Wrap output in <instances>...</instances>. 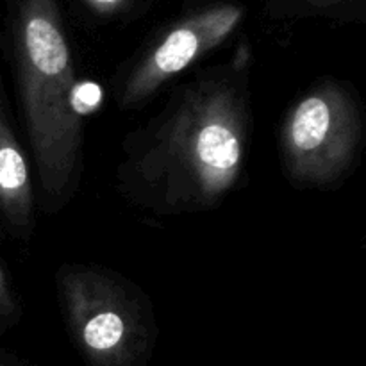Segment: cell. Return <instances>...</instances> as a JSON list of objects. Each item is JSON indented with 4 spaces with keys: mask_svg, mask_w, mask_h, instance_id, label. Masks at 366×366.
I'll use <instances>...</instances> for the list:
<instances>
[{
    "mask_svg": "<svg viewBox=\"0 0 366 366\" xmlns=\"http://www.w3.org/2000/svg\"><path fill=\"white\" fill-rule=\"evenodd\" d=\"M245 143L247 104L238 86L207 79L154 132L134 174L168 209H207L238 182Z\"/></svg>",
    "mask_w": 366,
    "mask_h": 366,
    "instance_id": "1",
    "label": "cell"
},
{
    "mask_svg": "<svg viewBox=\"0 0 366 366\" xmlns=\"http://www.w3.org/2000/svg\"><path fill=\"white\" fill-rule=\"evenodd\" d=\"M16 88L39 184L49 197L66 192L82 142L77 81L57 0H11Z\"/></svg>",
    "mask_w": 366,
    "mask_h": 366,
    "instance_id": "2",
    "label": "cell"
},
{
    "mask_svg": "<svg viewBox=\"0 0 366 366\" xmlns=\"http://www.w3.org/2000/svg\"><path fill=\"white\" fill-rule=\"evenodd\" d=\"M361 113L356 99L340 82L315 86L286 114L281 152L292 181L327 186L352 167L361 145Z\"/></svg>",
    "mask_w": 366,
    "mask_h": 366,
    "instance_id": "3",
    "label": "cell"
},
{
    "mask_svg": "<svg viewBox=\"0 0 366 366\" xmlns=\"http://www.w3.org/2000/svg\"><path fill=\"white\" fill-rule=\"evenodd\" d=\"M64 318L93 357L127 356L142 336L138 300L118 281L88 267H64L57 277Z\"/></svg>",
    "mask_w": 366,
    "mask_h": 366,
    "instance_id": "4",
    "label": "cell"
},
{
    "mask_svg": "<svg viewBox=\"0 0 366 366\" xmlns=\"http://www.w3.org/2000/svg\"><path fill=\"white\" fill-rule=\"evenodd\" d=\"M243 14L242 4L218 0L192 9L168 25L125 81L122 107L142 104L189 64L222 45L242 24Z\"/></svg>",
    "mask_w": 366,
    "mask_h": 366,
    "instance_id": "5",
    "label": "cell"
},
{
    "mask_svg": "<svg viewBox=\"0 0 366 366\" xmlns=\"http://www.w3.org/2000/svg\"><path fill=\"white\" fill-rule=\"evenodd\" d=\"M0 209L11 225L25 229L32 220V184L27 161L0 107Z\"/></svg>",
    "mask_w": 366,
    "mask_h": 366,
    "instance_id": "6",
    "label": "cell"
},
{
    "mask_svg": "<svg viewBox=\"0 0 366 366\" xmlns=\"http://www.w3.org/2000/svg\"><path fill=\"white\" fill-rule=\"evenodd\" d=\"M79 2L99 16H114L124 13L134 0H79Z\"/></svg>",
    "mask_w": 366,
    "mask_h": 366,
    "instance_id": "7",
    "label": "cell"
},
{
    "mask_svg": "<svg viewBox=\"0 0 366 366\" xmlns=\"http://www.w3.org/2000/svg\"><path fill=\"white\" fill-rule=\"evenodd\" d=\"M13 310L14 302L9 292V285H7V279L4 275L2 267H0V317H7V315L13 313Z\"/></svg>",
    "mask_w": 366,
    "mask_h": 366,
    "instance_id": "8",
    "label": "cell"
},
{
    "mask_svg": "<svg viewBox=\"0 0 366 366\" xmlns=\"http://www.w3.org/2000/svg\"><path fill=\"white\" fill-rule=\"evenodd\" d=\"M306 2L307 6L317 7V9H329V7H336V6H343V4H352L357 2V0H302Z\"/></svg>",
    "mask_w": 366,
    "mask_h": 366,
    "instance_id": "9",
    "label": "cell"
}]
</instances>
